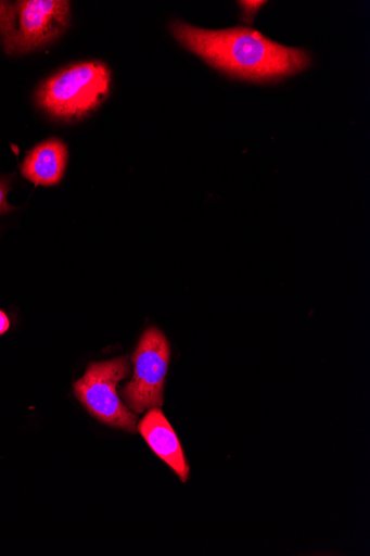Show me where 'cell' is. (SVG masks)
Wrapping results in <instances>:
<instances>
[{
	"instance_id": "obj_1",
	"label": "cell",
	"mask_w": 370,
	"mask_h": 556,
	"mask_svg": "<svg viewBox=\"0 0 370 556\" xmlns=\"http://www.w3.org/2000/svg\"><path fill=\"white\" fill-rule=\"evenodd\" d=\"M170 28L189 52L240 79L275 81L296 75L310 64L305 50L280 45L250 28L209 30L182 22L173 23Z\"/></svg>"
},
{
	"instance_id": "obj_2",
	"label": "cell",
	"mask_w": 370,
	"mask_h": 556,
	"mask_svg": "<svg viewBox=\"0 0 370 556\" xmlns=\"http://www.w3.org/2000/svg\"><path fill=\"white\" fill-rule=\"evenodd\" d=\"M112 73L100 62L71 65L38 88V106L50 117L73 123L88 116L109 97Z\"/></svg>"
},
{
	"instance_id": "obj_3",
	"label": "cell",
	"mask_w": 370,
	"mask_h": 556,
	"mask_svg": "<svg viewBox=\"0 0 370 556\" xmlns=\"http://www.w3.org/2000/svg\"><path fill=\"white\" fill-rule=\"evenodd\" d=\"M69 20L71 3L63 0L0 2V41L7 54L24 55L61 37Z\"/></svg>"
},
{
	"instance_id": "obj_4",
	"label": "cell",
	"mask_w": 370,
	"mask_h": 556,
	"mask_svg": "<svg viewBox=\"0 0 370 556\" xmlns=\"http://www.w3.org/2000/svg\"><path fill=\"white\" fill-rule=\"evenodd\" d=\"M130 375L127 356L109 362L92 363L74 392L86 410L98 421L112 428L136 433L138 417L122 401L119 383Z\"/></svg>"
},
{
	"instance_id": "obj_5",
	"label": "cell",
	"mask_w": 370,
	"mask_h": 556,
	"mask_svg": "<svg viewBox=\"0 0 370 556\" xmlns=\"http://www.w3.org/2000/svg\"><path fill=\"white\" fill-rule=\"evenodd\" d=\"M133 377L120 390L127 407L136 415L164 406L165 381L170 364V344L163 331H144L133 352Z\"/></svg>"
},
{
	"instance_id": "obj_6",
	"label": "cell",
	"mask_w": 370,
	"mask_h": 556,
	"mask_svg": "<svg viewBox=\"0 0 370 556\" xmlns=\"http://www.w3.org/2000/svg\"><path fill=\"white\" fill-rule=\"evenodd\" d=\"M151 450L164 460L186 483L189 479V466L180 441L170 422L161 408L148 410L137 426Z\"/></svg>"
},
{
	"instance_id": "obj_7",
	"label": "cell",
	"mask_w": 370,
	"mask_h": 556,
	"mask_svg": "<svg viewBox=\"0 0 370 556\" xmlns=\"http://www.w3.org/2000/svg\"><path fill=\"white\" fill-rule=\"evenodd\" d=\"M67 161V146L60 139L51 138L28 151L22 174L35 186H56L64 178Z\"/></svg>"
},
{
	"instance_id": "obj_8",
	"label": "cell",
	"mask_w": 370,
	"mask_h": 556,
	"mask_svg": "<svg viewBox=\"0 0 370 556\" xmlns=\"http://www.w3.org/2000/svg\"><path fill=\"white\" fill-rule=\"evenodd\" d=\"M11 182V177H0V216H4L16 211L15 207L10 205L8 200L9 192L12 189Z\"/></svg>"
},
{
	"instance_id": "obj_9",
	"label": "cell",
	"mask_w": 370,
	"mask_h": 556,
	"mask_svg": "<svg viewBox=\"0 0 370 556\" xmlns=\"http://www.w3.org/2000/svg\"><path fill=\"white\" fill-rule=\"evenodd\" d=\"M241 7L244 9V13L247 16L246 21H250L255 16L259 8L264 4L263 2H241Z\"/></svg>"
},
{
	"instance_id": "obj_10",
	"label": "cell",
	"mask_w": 370,
	"mask_h": 556,
	"mask_svg": "<svg viewBox=\"0 0 370 556\" xmlns=\"http://www.w3.org/2000/svg\"><path fill=\"white\" fill-rule=\"evenodd\" d=\"M11 328V321L8 315L0 311V336L5 334Z\"/></svg>"
}]
</instances>
